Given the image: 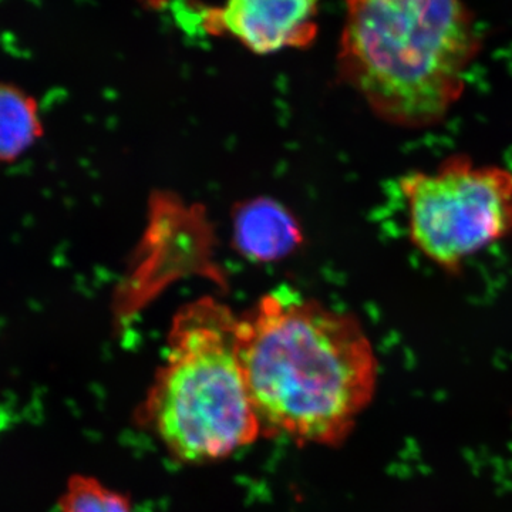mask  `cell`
<instances>
[{
  "instance_id": "2",
  "label": "cell",
  "mask_w": 512,
  "mask_h": 512,
  "mask_svg": "<svg viewBox=\"0 0 512 512\" xmlns=\"http://www.w3.org/2000/svg\"><path fill=\"white\" fill-rule=\"evenodd\" d=\"M338 70L379 119L436 126L463 96L480 52L463 0H345Z\"/></svg>"
},
{
  "instance_id": "5",
  "label": "cell",
  "mask_w": 512,
  "mask_h": 512,
  "mask_svg": "<svg viewBox=\"0 0 512 512\" xmlns=\"http://www.w3.org/2000/svg\"><path fill=\"white\" fill-rule=\"evenodd\" d=\"M320 0H225L205 9L208 35H227L256 55L306 49L318 36Z\"/></svg>"
},
{
  "instance_id": "7",
  "label": "cell",
  "mask_w": 512,
  "mask_h": 512,
  "mask_svg": "<svg viewBox=\"0 0 512 512\" xmlns=\"http://www.w3.org/2000/svg\"><path fill=\"white\" fill-rule=\"evenodd\" d=\"M42 136L35 97L15 84L0 82V164L19 160Z\"/></svg>"
},
{
  "instance_id": "4",
  "label": "cell",
  "mask_w": 512,
  "mask_h": 512,
  "mask_svg": "<svg viewBox=\"0 0 512 512\" xmlns=\"http://www.w3.org/2000/svg\"><path fill=\"white\" fill-rule=\"evenodd\" d=\"M410 241L429 261L456 275L467 258L512 234V173L447 157L433 173L400 180Z\"/></svg>"
},
{
  "instance_id": "6",
  "label": "cell",
  "mask_w": 512,
  "mask_h": 512,
  "mask_svg": "<svg viewBox=\"0 0 512 512\" xmlns=\"http://www.w3.org/2000/svg\"><path fill=\"white\" fill-rule=\"evenodd\" d=\"M232 242L252 262L281 261L302 244L301 227L288 208L271 198L239 204L232 214Z\"/></svg>"
},
{
  "instance_id": "3",
  "label": "cell",
  "mask_w": 512,
  "mask_h": 512,
  "mask_svg": "<svg viewBox=\"0 0 512 512\" xmlns=\"http://www.w3.org/2000/svg\"><path fill=\"white\" fill-rule=\"evenodd\" d=\"M138 420L183 463L221 460L261 436L229 306L205 296L177 312Z\"/></svg>"
},
{
  "instance_id": "8",
  "label": "cell",
  "mask_w": 512,
  "mask_h": 512,
  "mask_svg": "<svg viewBox=\"0 0 512 512\" xmlns=\"http://www.w3.org/2000/svg\"><path fill=\"white\" fill-rule=\"evenodd\" d=\"M60 512H136L126 494L111 490L97 478L70 477L60 498Z\"/></svg>"
},
{
  "instance_id": "1",
  "label": "cell",
  "mask_w": 512,
  "mask_h": 512,
  "mask_svg": "<svg viewBox=\"0 0 512 512\" xmlns=\"http://www.w3.org/2000/svg\"><path fill=\"white\" fill-rule=\"evenodd\" d=\"M239 360L261 433L296 444L339 446L376 392L362 323L288 286L239 316Z\"/></svg>"
}]
</instances>
